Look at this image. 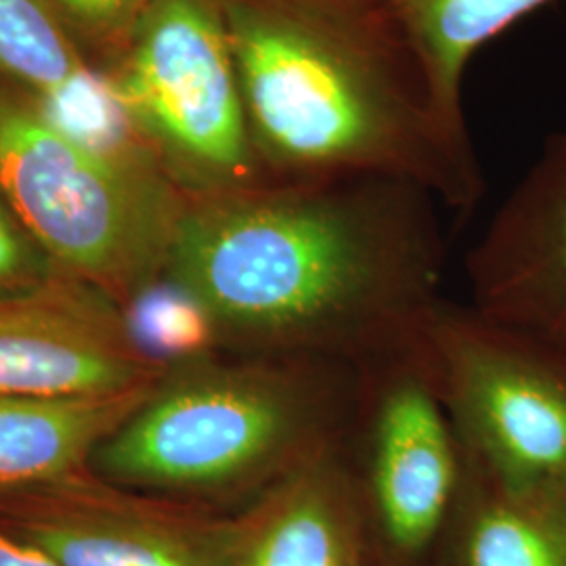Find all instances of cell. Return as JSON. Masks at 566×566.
Masks as SVG:
<instances>
[{"mask_svg": "<svg viewBox=\"0 0 566 566\" xmlns=\"http://www.w3.org/2000/svg\"><path fill=\"white\" fill-rule=\"evenodd\" d=\"M164 374L133 340L120 306L86 283L65 275L39 292L0 298L2 395H120Z\"/></svg>", "mask_w": 566, "mask_h": 566, "instance_id": "9", "label": "cell"}, {"mask_svg": "<svg viewBox=\"0 0 566 566\" xmlns=\"http://www.w3.org/2000/svg\"><path fill=\"white\" fill-rule=\"evenodd\" d=\"M357 395L353 365L214 355L164 374L88 470L107 485L193 506L250 504L343 447Z\"/></svg>", "mask_w": 566, "mask_h": 566, "instance_id": "3", "label": "cell"}, {"mask_svg": "<svg viewBox=\"0 0 566 566\" xmlns=\"http://www.w3.org/2000/svg\"><path fill=\"white\" fill-rule=\"evenodd\" d=\"M154 386L103 397L0 392V493L57 485L84 474L93 451Z\"/></svg>", "mask_w": 566, "mask_h": 566, "instance_id": "13", "label": "cell"}, {"mask_svg": "<svg viewBox=\"0 0 566 566\" xmlns=\"http://www.w3.org/2000/svg\"><path fill=\"white\" fill-rule=\"evenodd\" d=\"M434 206L388 177L189 198L164 273L206 306L223 348L359 369L424 343L446 271Z\"/></svg>", "mask_w": 566, "mask_h": 566, "instance_id": "1", "label": "cell"}, {"mask_svg": "<svg viewBox=\"0 0 566 566\" xmlns=\"http://www.w3.org/2000/svg\"><path fill=\"white\" fill-rule=\"evenodd\" d=\"M0 189L65 275L120 308L163 275L189 200L163 164L86 147L25 95H0Z\"/></svg>", "mask_w": 566, "mask_h": 566, "instance_id": "4", "label": "cell"}, {"mask_svg": "<svg viewBox=\"0 0 566 566\" xmlns=\"http://www.w3.org/2000/svg\"><path fill=\"white\" fill-rule=\"evenodd\" d=\"M233 566H371L340 449L235 514Z\"/></svg>", "mask_w": 566, "mask_h": 566, "instance_id": "11", "label": "cell"}, {"mask_svg": "<svg viewBox=\"0 0 566 566\" xmlns=\"http://www.w3.org/2000/svg\"><path fill=\"white\" fill-rule=\"evenodd\" d=\"M465 273L476 313L566 355V128L497 208Z\"/></svg>", "mask_w": 566, "mask_h": 566, "instance_id": "10", "label": "cell"}, {"mask_svg": "<svg viewBox=\"0 0 566 566\" xmlns=\"http://www.w3.org/2000/svg\"><path fill=\"white\" fill-rule=\"evenodd\" d=\"M72 36L122 53L156 0H55Z\"/></svg>", "mask_w": 566, "mask_h": 566, "instance_id": "18", "label": "cell"}, {"mask_svg": "<svg viewBox=\"0 0 566 566\" xmlns=\"http://www.w3.org/2000/svg\"><path fill=\"white\" fill-rule=\"evenodd\" d=\"M439 558L443 566H566L563 500L510 493L468 464Z\"/></svg>", "mask_w": 566, "mask_h": 566, "instance_id": "14", "label": "cell"}, {"mask_svg": "<svg viewBox=\"0 0 566 566\" xmlns=\"http://www.w3.org/2000/svg\"><path fill=\"white\" fill-rule=\"evenodd\" d=\"M426 350L470 468L510 493L560 495L565 353L446 298L426 327Z\"/></svg>", "mask_w": 566, "mask_h": 566, "instance_id": "7", "label": "cell"}, {"mask_svg": "<svg viewBox=\"0 0 566 566\" xmlns=\"http://www.w3.org/2000/svg\"><path fill=\"white\" fill-rule=\"evenodd\" d=\"M340 455L371 566H424L439 556L464 493L468 460L426 338L359 367Z\"/></svg>", "mask_w": 566, "mask_h": 566, "instance_id": "6", "label": "cell"}, {"mask_svg": "<svg viewBox=\"0 0 566 566\" xmlns=\"http://www.w3.org/2000/svg\"><path fill=\"white\" fill-rule=\"evenodd\" d=\"M0 525L61 566H233L235 516L81 474L0 493Z\"/></svg>", "mask_w": 566, "mask_h": 566, "instance_id": "8", "label": "cell"}, {"mask_svg": "<svg viewBox=\"0 0 566 566\" xmlns=\"http://www.w3.org/2000/svg\"><path fill=\"white\" fill-rule=\"evenodd\" d=\"M0 74L76 139L99 142L120 124L105 76L82 60L55 0H0Z\"/></svg>", "mask_w": 566, "mask_h": 566, "instance_id": "12", "label": "cell"}, {"mask_svg": "<svg viewBox=\"0 0 566 566\" xmlns=\"http://www.w3.org/2000/svg\"><path fill=\"white\" fill-rule=\"evenodd\" d=\"M61 277H65V273L32 235L0 189V298L39 292Z\"/></svg>", "mask_w": 566, "mask_h": 566, "instance_id": "17", "label": "cell"}, {"mask_svg": "<svg viewBox=\"0 0 566 566\" xmlns=\"http://www.w3.org/2000/svg\"><path fill=\"white\" fill-rule=\"evenodd\" d=\"M103 76L187 198L273 181L252 139L223 0H156Z\"/></svg>", "mask_w": 566, "mask_h": 566, "instance_id": "5", "label": "cell"}, {"mask_svg": "<svg viewBox=\"0 0 566 566\" xmlns=\"http://www.w3.org/2000/svg\"><path fill=\"white\" fill-rule=\"evenodd\" d=\"M124 322L143 355L164 369L221 355L212 315L189 290L163 273L122 306Z\"/></svg>", "mask_w": 566, "mask_h": 566, "instance_id": "16", "label": "cell"}, {"mask_svg": "<svg viewBox=\"0 0 566 566\" xmlns=\"http://www.w3.org/2000/svg\"><path fill=\"white\" fill-rule=\"evenodd\" d=\"M254 147L271 179L388 177L451 210L483 170L392 0H223Z\"/></svg>", "mask_w": 566, "mask_h": 566, "instance_id": "2", "label": "cell"}, {"mask_svg": "<svg viewBox=\"0 0 566 566\" xmlns=\"http://www.w3.org/2000/svg\"><path fill=\"white\" fill-rule=\"evenodd\" d=\"M560 500H563V506H565L566 512V485L565 489H563V493H560Z\"/></svg>", "mask_w": 566, "mask_h": 566, "instance_id": "20", "label": "cell"}, {"mask_svg": "<svg viewBox=\"0 0 566 566\" xmlns=\"http://www.w3.org/2000/svg\"><path fill=\"white\" fill-rule=\"evenodd\" d=\"M0 566H61L41 547L13 535L9 528L0 525Z\"/></svg>", "mask_w": 566, "mask_h": 566, "instance_id": "19", "label": "cell"}, {"mask_svg": "<svg viewBox=\"0 0 566 566\" xmlns=\"http://www.w3.org/2000/svg\"><path fill=\"white\" fill-rule=\"evenodd\" d=\"M451 102L462 103L470 57L552 0H392Z\"/></svg>", "mask_w": 566, "mask_h": 566, "instance_id": "15", "label": "cell"}]
</instances>
